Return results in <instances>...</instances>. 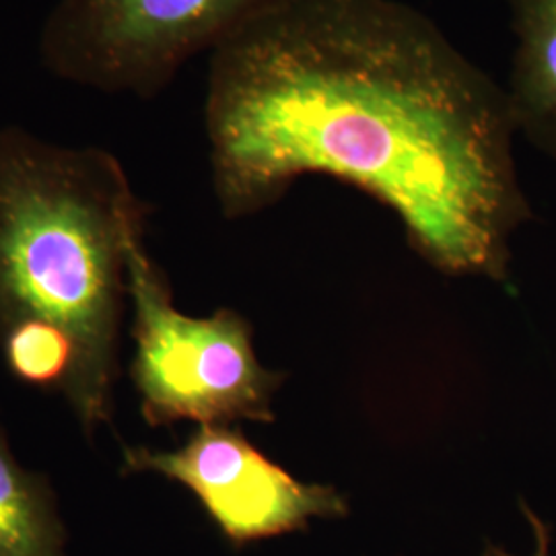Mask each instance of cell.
<instances>
[{"label": "cell", "mask_w": 556, "mask_h": 556, "mask_svg": "<svg viewBox=\"0 0 556 556\" xmlns=\"http://www.w3.org/2000/svg\"><path fill=\"white\" fill-rule=\"evenodd\" d=\"M119 472L157 475L186 486L236 548L303 532L314 517L349 514L346 498L334 486L291 477L233 425H199L169 452L124 445Z\"/></svg>", "instance_id": "cell-5"}, {"label": "cell", "mask_w": 556, "mask_h": 556, "mask_svg": "<svg viewBox=\"0 0 556 556\" xmlns=\"http://www.w3.org/2000/svg\"><path fill=\"white\" fill-rule=\"evenodd\" d=\"M514 56L505 87L517 135L556 160V0H509Z\"/></svg>", "instance_id": "cell-6"}, {"label": "cell", "mask_w": 556, "mask_h": 556, "mask_svg": "<svg viewBox=\"0 0 556 556\" xmlns=\"http://www.w3.org/2000/svg\"><path fill=\"white\" fill-rule=\"evenodd\" d=\"M0 556H68L52 480L21 464L0 422Z\"/></svg>", "instance_id": "cell-7"}, {"label": "cell", "mask_w": 556, "mask_h": 556, "mask_svg": "<svg viewBox=\"0 0 556 556\" xmlns=\"http://www.w3.org/2000/svg\"><path fill=\"white\" fill-rule=\"evenodd\" d=\"M151 208L118 157L0 126V357L91 445L114 427L128 256Z\"/></svg>", "instance_id": "cell-2"}, {"label": "cell", "mask_w": 556, "mask_h": 556, "mask_svg": "<svg viewBox=\"0 0 556 556\" xmlns=\"http://www.w3.org/2000/svg\"><path fill=\"white\" fill-rule=\"evenodd\" d=\"M289 0H56L40 29L43 68L108 96L153 100L202 52Z\"/></svg>", "instance_id": "cell-4"}, {"label": "cell", "mask_w": 556, "mask_h": 556, "mask_svg": "<svg viewBox=\"0 0 556 556\" xmlns=\"http://www.w3.org/2000/svg\"><path fill=\"white\" fill-rule=\"evenodd\" d=\"M204 128L225 219L330 176L439 270L498 282L532 219L505 87L402 0H289L243 27L211 52Z\"/></svg>", "instance_id": "cell-1"}, {"label": "cell", "mask_w": 556, "mask_h": 556, "mask_svg": "<svg viewBox=\"0 0 556 556\" xmlns=\"http://www.w3.org/2000/svg\"><path fill=\"white\" fill-rule=\"evenodd\" d=\"M135 357L130 379L149 427L179 420L273 422V397L285 376L266 369L252 326L233 309L192 318L174 305L169 280L139 239L128 256Z\"/></svg>", "instance_id": "cell-3"}, {"label": "cell", "mask_w": 556, "mask_h": 556, "mask_svg": "<svg viewBox=\"0 0 556 556\" xmlns=\"http://www.w3.org/2000/svg\"><path fill=\"white\" fill-rule=\"evenodd\" d=\"M523 511H526V517H528V521L532 523V528H534V536H536V553L532 556H551V532H548V528L534 516V511H530L526 505H523ZM489 556H509L507 553H503V551H498V548H489Z\"/></svg>", "instance_id": "cell-8"}]
</instances>
